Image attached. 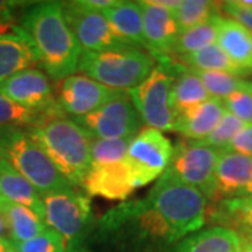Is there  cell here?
<instances>
[{
  "mask_svg": "<svg viewBox=\"0 0 252 252\" xmlns=\"http://www.w3.org/2000/svg\"><path fill=\"white\" fill-rule=\"evenodd\" d=\"M238 234L223 225L209 227L182 240L175 252H238Z\"/></svg>",
  "mask_w": 252,
  "mask_h": 252,
  "instance_id": "24",
  "label": "cell"
},
{
  "mask_svg": "<svg viewBox=\"0 0 252 252\" xmlns=\"http://www.w3.org/2000/svg\"><path fill=\"white\" fill-rule=\"evenodd\" d=\"M238 240H240L238 252H252V235L238 234Z\"/></svg>",
  "mask_w": 252,
  "mask_h": 252,
  "instance_id": "39",
  "label": "cell"
},
{
  "mask_svg": "<svg viewBox=\"0 0 252 252\" xmlns=\"http://www.w3.org/2000/svg\"><path fill=\"white\" fill-rule=\"evenodd\" d=\"M18 26L51 79L61 81L74 74L83 51L64 18L62 1H39L30 6Z\"/></svg>",
  "mask_w": 252,
  "mask_h": 252,
  "instance_id": "2",
  "label": "cell"
},
{
  "mask_svg": "<svg viewBox=\"0 0 252 252\" xmlns=\"http://www.w3.org/2000/svg\"><path fill=\"white\" fill-rule=\"evenodd\" d=\"M0 198H1V196H0Z\"/></svg>",
  "mask_w": 252,
  "mask_h": 252,
  "instance_id": "46",
  "label": "cell"
},
{
  "mask_svg": "<svg viewBox=\"0 0 252 252\" xmlns=\"http://www.w3.org/2000/svg\"><path fill=\"white\" fill-rule=\"evenodd\" d=\"M195 73L202 80L209 95L212 98L221 99V101H224L227 97H230L237 91L244 90L248 86V81H245L240 76H235L231 73L200 72V70H195Z\"/></svg>",
  "mask_w": 252,
  "mask_h": 252,
  "instance_id": "29",
  "label": "cell"
},
{
  "mask_svg": "<svg viewBox=\"0 0 252 252\" xmlns=\"http://www.w3.org/2000/svg\"><path fill=\"white\" fill-rule=\"evenodd\" d=\"M41 196L48 228L62 237L67 250L80 247L91 219L90 198L74 187L52 190Z\"/></svg>",
  "mask_w": 252,
  "mask_h": 252,
  "instance_id": "7",
  "label": "cell"
},
{
  "mask_svg": "<svg viewBox=\"0 0 252 252\" xmlns=\"http://www.w3.org/2000/svg\"><path fill=\"white\" fill-rule=\"evenodd\" d=\"M248 90L252 93V81H248Z\"/></svg>",
  "mask_w": 252,
  "mask_h": 252,
  "instance_id": "44",
  "label": "cell"
},
{
  "mask_svg": "<svg viewBox=\"0 0 252 252\" xmlns=\"http://www.w3.org/2000/svg\"><path fill=\"white\" fill-rule=\"evenodd\" d=\"M0 94L36 112H49L58 107L49 76L38 67L21 70L3 81Z\"/></svg>",
  "mask_w": 252,
  "mask_h": 252,
  "instance_id": "13",
  "label": "cell"
},
{
  "mask_svg": "<svg viewBox=\"0 0 252 252\" xmlns=\"http://www.w3.org/2000/svg\"><path fill=\"white\" fill-rule=\"evenodd\" d=\"M241 196H248V198H252V181L250 182V185L244 189V192L241 193Z\"/></svg>",
  "mask_w": 252,
  "mask_h": 252,
  "instance_id": "42",
  "label": "cell"
},
{
  "mask_svg": "<svg viewBox=\"0 0 252 252\" xmlns=\"http://www.w3.org/2000/svg\"><path fill=\"white\" fill-rule=\"evenodd\" d=\"M223 104L227 112L243 121L244 124H252V93L248 90V86L227 97Z\"/></svg>",
  "mask_w": 252,
  "mask_h": 252,
  "instance_id": "34",
  "label": "cell"
},
{
  "mask_svg": "<svg viewBox=\"0 0 252 252\" xmlns=\"http://www.w3.org/2000/svg\"><path fill=\"white\" fill-rule=\"evenodd\" d=\"M67 252H90L87 250H83L80 247H76V248H72V250H67Z\"/></svg>",
  "mask_w": 252,
  "mask_h": 252,
  "instance_id": "43",
  "label": "cell"
},
{
  "mask_svg": "<svg viewBox=\"0 0 252 252\" xmlns=\"http://www.w3.org/2000/svg\"><path fill=\"white\" fill-rule=\"evenodd\" d=\"M224 112L223 101L210 97L198 105L181 112L175 118L174 130L188 139L189 142H202L216 129Z\"/></svg>",
  "mask_w": 252,
  "mask_h": 252,
  "instance_id": "18",
  "label": "cell"
},
{
  "mask_svg": "<svg viewBox=\"0 0 252 252\" xmlns=\"http://www.w3.org/2000/svg\"><path fill=\"white\" fill-rule=\"evenodd\" d=\"M20 1H9V0H0V30L16 26L17 9L20 7Z\"/></svg>",
  "mask_w": 252,
  "mask_h": 252,
  "instance_id": "37",
  "label": "cell"
},
{
  "mask_svg": "<svg viewBox=\"0 0 252 252\" xmlns=\"http://www.w3.org/2000/svg\"><path fill=\"white\" fill-rule=\"evenodd\" d=\"M223 150L252 157V124H247L244 126L231 140V143Z\"/></svg>",
  "mask_w": 252,
  "mask_h": 252,
  "instance_id": "36",
  "label": "cell"
},
{
  "mask_svg": "<svg viewBox=\"0 0 252 252\" xmlns=\"http://www.w3.org/2000/svg\"><path fill=\"white\" fill-rule=\"evenodd\" d=\"M217 3L207 0H181L180 6L174 10V17L180 31L200 26L217 14Z\"/></svg>",
  "mask_w": 252,
  "mask_h": 252,
  "instance_id": "28",
  "label": "cell"
},
{
  "mask_svg": "<svg viewBox=\"0 0 252 252\" xmlns=\"http://www.w3.org/2000/svg\"><path fill=\"white\" fill-rule=\"evenodd\" d=\"M62 10L83 52H97L117 46H133L118 35L101 11L87 7L83 0L62 1Z\"/></svg>",
  "mask_w": 252,
  "mask_h": 252,
  "instance_id": "11",
  "label": "cell"
},
{
  "mask_svg": "<svg viewBox=\"0 0 252 252\" xmlns=\"http://www.w3.org/2000/svg\"><path fill=\"white\" fill-rule=\"evenodd\" d=\"M156 63L153 55L147 51L127 45L81 52L77 69L105 87L129 91L147 79Z\"/></svg>",
  "mask_w": 252,
  "mask_h": 252,
  "instance_id": "4",
  "label": "cell"
},
{
  "mask_svg": "<svg viewBox=\"0 0 252 252\" xmlns=\"http://www.w3.org/2000/svg\"><path fill=\"white\" fill-rule=\"evenodd\" d=\"M130 140L132 139H93L91 167L125 161Z\"/></svg>",
  "mask_w": 252,
  "mask_h": 252,
  "instance_id": "31",
  "label": "cell"
},
{
  "mask_svg": "<svg viewBox=\"0 0 252 252\" xmlns=\"http://www.w3.org/2000/svg\"><path fill=\"white\" fill-rule=\"evenodd\" d=\"M81 188L89 196L107 200H126L136 189L133 174L127 162L109 165H93L84 177Z\"/></svg>",
  "mask_w": 252,
  "mask_h": 252,
  "instance_id": "15",
  "label": "cell"
},
{
  "mask_svg": "<svg viewBox=\"0 0 252 252\" xmlns=\"http://www.w3.org/2000/svg\"><path fill=\"white\" fill-rule=\"evenodd\" d=\"M118 1H119V0H83V3H84L87 7L98 10V11H104V10L115 6Z\"/></svg>",
  "mask_w": 252,
  "mask_h": 252,
  "instance_id": "38",
  "label": "cell"
},
{
  "mask_svg": "<svg viewBox=\"0 0 252 252\" xmlns=\"http://www.w3.org/2000/svg\"><path fill=\"white\" fill-rule=\"evenodd\" d=\"M74 121L93 139H132L140 132L143 124L127 91H122L94 112L74 118Z\"/></svg>",
  "mask_w": 252,
  "mask_h": 252,
  "instance_id": "10",
  "label": "cell"
},
{
  "mask_svg": "<svg viewBox=\"0 0 252 252\" xmlns=\"http://www.w3.org/2000/svg\"><path fill=\"white\" fill-rule=\"evenodd\" d=\"M0 158L30 181L41 195L72 187L32 139L27 127H0Z\"/></svg>",
  "mask_w": 252,
  "mask_h": 252,
  "instance_id": "5",
  "label": "cell"
},
{
  "mask_svg": "<svg viewBox=\"0 0 252 252\" xmlns=\"http://www.w3.org/2000/svg\"><path fill=\"white\" fill-rule=\"evenodd\" d=\"M6 235H9V225L6 221V217L0 213V238H9Z\"/></svg>",
  "mask_w": 252,
  "mask_h": 252,
  "instance_id": "40",
  "label": "cell"
},
{
  "mask_svg": "<svg viewBox=\"0 0 252 252\" xmlns=\"http://www.w3.org/2000/svg\"><path fill=\"white\" fill-rule=\"evenodd\" d=\"M252 181V157L221 150L215 171V198H237Z\"/></svg>",
  "mask_w": 252,
  "mask_h": 252,
  "instance_id": "16",
  "label": "cell"
},
{
  "mask_svg": "<svg viewBox=\"0 0 252 252\" xmlns=\"http://www.w3.org/2000/svg\"><path fill=\"white\" fill-rule=\"evenodd\" d=\"M221 150L196 142H178L174 146L165 175L199 189L207 199L213 198L215 171Z\"/></svg>",
  "mask_w": 252,
  "mask_h": 252,
  "instance_id": "8",
  "label": "cell"
},
{
  "mask_svg": "<svg viewBox=\"0 0 252 252\" xmlns=\"http://www.w3.org/2000/svg\"><path fill=\"white\" fill-rule=\"evenodd\" d=\"M175 72L177 64L171 59L158 61L142 84L127 91L142 121L160 132L174 130L175 117L170 104V94Z\"/></svg>",
  "mask_w": 252,
  "mask_h": 252,
  "instance_id": "6",
  "label": "cell"
},
{
  "mask_svg": "<svg viewBox=\"0 0 252 252\" xmlns=\"http://www.w3.org/2000/svg\"><path fill=\"white\" fill-rule=\"evenodd\" d=\"M111 27L127 44L144 48L143 10L140 1H118L115 6L101 11Z\"/></svg>",
  "mask_w": 252,
  "mask_h": 252,
  "instance_id": "20",
  "label": "cell"
},
{
  "mask_svg": "<svg viewBox=\"0 0 252 252\" xmlns=\"http://www.w3.org/2000/svg\"><path fill=\"white\" fill-rule=\"evenodd\" d=\"M220 221L231 224L237 234L252 235V198L224 199L220 205Z\"/></svg>",
  "mask_w": 252,
  "mask_h": 252,
  "instance_id": "27",
  "label": "cell"
},
{
  "mask_svg": "<svg viewBox=\"0 0 252 252\" xmlns=\"http://www.w3.org/2000/svg\"><path fill=\"white\" fill-rule=\"evenodd\" d=\"M207 198L196 188L162 174L149 195L108 212L102 230L133 223L140 234L175 243L196 233L206 223Z\"/></svg>",
  "mask_w": 252,
  "mask_h": 252,
  "instance_id": "1",
  "label": "cell"
},
{
  "mask_svg": "<svg viewBox=\"0 0 252 252\" xmlns=\"http://www.w3.org/2000/svg\"><path fill=\"white\" fill-rule=\"evenodd\" d=\"M48 112H36L16 104L0 94V127H32Z\"/></svg>",
  "mask_w": 252,
  "mask_h": 252,
  "instance_id": "30",
  "label": "cell"
},
{
  "mask_svg": "<svg viewBox=\"0 0 252 252\" xmlns=\"http://www.w3.org/2000/svg\"><path fill=\"white\" fill-rule=\"evenodd\" d=\"M124 90H114L84 74H72L61 80L56 104L64 115L81 118L98 109Z\"/></svg>",
  "mask_w": 252,
  "mask_h": 252,
  "instance_id": "12",
  "label": "cell"
},
{
  "mask_svg": "<svg viewBox=\"0 0 252 252\" xmlns=\"http://www.w3.org/2000/svg\"><path fill=\"white\" fill-rule=\"evenodd\" d=\"M180 64L200 70V72H225L235 76H245V73L231 62V59L223 52V49L217 44L206 46L198 52H193L185 56H178Z\"/></svg>",
  "mask_w": 252,
  "mask_h": 252,
  "instance_id": "25",
  "label": "cell"
},
{
  "mask_svg": "<svg viewBox=\"0 0 252 252\" xmlns=\"http://www.w3.org/2000/svg\"><path fill=\"white\" fill-rule=\"evenodd\" d=\"M13 250L14 247L9 238H0V252H11Z\"/></svg>",
  "mask_w": 252,
  "mask_h": 252,
  "instance_id": "41",
  "label": "cell"
},
{
  "mask_svg": "<svg viewBox=\"0 0 252 252\" xmlns=\"http://www.w3.org/2000/svg\"><path fill=\"white\" fill-rule=\"evenodd\" d=\"M11 252H16V251H14V250H13V251H11Z\"/></svg>",
  "mask_w": 252,
  "mask_h": 252,
  "instance_id": "45",
  "label": "cell"
},
{
  "mask_svg": "<svg viewBox=\"0 0 252 252\" xmlns=\"http://www.w3.org/2000/svg\"><path fill=\"white\" fill-rule=\"evenodd\" d=\"M247 124H244L243 121H240L238 118L231 115L230 112L225 111L224 115L221 118V121L219 122L216 129L207 136L205 140L202 142H196L203 146H209V147H215V149H220L223 150L228 144L231 143V140L234 139L235 135L243 129Z\"/></svg>",
  "mask_w": 252,
  "mask_h": 252,
  "instance_id": "32",
  "label": "cell"
},
{
  "mask_svg": "<svg viewBox=\"0 0 252 252\" xmlns=\"http://www.w3.org/2000/svg\"><path fill=\"white\" fill-rule=\"evenodd\" d=\"M221 9L225 14L231 20L241 24L244 28H247L250 32H252V9L245 7L238 0L224 1L221 3Z\"/></svg>",
  "mask_w": 252,
  "mask_h": 252,
  "instance_id": "35",
  "label": "cell"
},
{
  "mask_svg": "<svg viewBox=\"0 0 252 252\" xmlns=\"http://www.w3.org/2000/svg\"><path fill=\"white\" fill-rule=\"evenodd\" d=\"M143 10L144 48L158 61H168L180 35L172 10L157 6L153 0L140 1Z\"/></svg>",
  "mask_w": 252,
  "mask_h": 252,
  "instance_id": "14",
  "label": "cell"
},
{
  "mask_svg": "<svg viewBox=\"0 0 252 252\" xmlns=\"http://www.w3.org/2000/svg\"><path fill=\"white\" fill-rule=\"evenodd\" d=\"M220 17H221L220 14H216L206 23L180 32L174 46V55L185 56L216 44Z\"/></svg>",
  "mask_w": 252,
  "mask_h": 252,
  "instance_id": "26",
  "label": "cell"
},
{
  "mask_svg": "<svg viewBox=\"0 0 252 252\" xmlns=\"http://www.w3.org/2000/svg\"><path fill=\"white\" fill-rule=\"evenodd\" d=\"M209 98L210 95L195 70L177 63V72L170 94V104L174 117L177 118L181 112Z\"/></svg>",
  "mask_w": 252,
  "mask_h": 252,
  "instance_id": "23",
  "label": "cell"
},
{
  "mask_svg": "<svg viewBox=\"0 0 252 252\" xmlns=\"http://www.w3.org/2000/svg\"><path fill=\"white\" fill-rule=\"evenodd\" d=\"M172 150L171 140L153 127H146L132 137L125 161L133 174L136 189L161 177L171 161Z\"/></svg>",
  "mask_w": 252,
  "mask_h": 252,
  "instance_id": "9",
  "label": "cell"
},
{
  "mask_svg": "<svg viewBox=\"0 0 252 252\" xmlns=\"http://www.w3.org/2000/svg\"><path fill=\"white\" fill-rule=\"evenodd\" d=\"M0 213L9 225V240L13 244L24 243L44 233L48 225L45 220L32 209L0 198Z\"/></svg>",
  "mask_w": 252,
  "mask_h": 252,
  "instance_id": "22",
  "label": "cell"
},
{
  "mask_svg": "<svg viewBox=\"0 0 252 252\" xmlns=\"http://www.w3.org/2000/svg\"><path fill=\"white\" fill-rule=\"evenodd\" d=\"M0 196L9 202L32 209L44 219L42 196L31 182L18 174L9 162L0 158Z\"/></svg>",
  "mask_w": 252,
  "mask_h": 252,
  "instance_id": "21",
  "label": "cell"
},
{
  "mask_svg": "<svg viewBox=\"0 0 252 252\" xmlns=\"http://www.w3.org/2000/svg\"><path fill=\"white\" fill-rule=\"evenodd\" d=\"M35 51L20 26L0 30V84L16 73L35 67Z\"/></svg>",
  "mask_w": 252,
  "mask_h": 252,
  "instance_id": "17",
  "label": "cell"
},
{
  "mask_svg": "<svg viewBox=\"0 0 252 252\" xmlns=\"http://www.w3.org/2000/svg\"><path fill=\"white\" fill-rule=\"evenodd\" d=\"M28 132L63 178L72 187H81L91 168L90 133L66 117L59 107L51 109L35 126L28 127Z\"/></svg>",
  "mask_w": 252,
  "mask_h": 252,
  "instance_id": "3",
  "label": "cell"
},
{
  "mask_svg": "<svg viewBox=\"0 0 252 252\" xmlns=\"http://www.w3.org/2000/svg\"><path fill=\"white\" fill-rule=\"evenodd\" d=\"M13 247L16 252H67L66 241L51 228L28 241L13 244Z\"/></svg>",
  "mask_w": 252,
  "mask_h": 252,
  "instance_id": "33",
  "label": "cell"
},
{
  "mask_svg": "<svg viewBox=\"0 0 252 252\" xmlns=\"http://www.w3.org/2000/svg\"><path fill=\"white\" fill-rule=\"evenodd\" d=\"M216 44L245 74L252 73V32L231 18L220 17Z\"/></svg>",
  "mask_w": 252,
  "mask_h": 252,
  "instance_id": "19",
  "label": "cell"
}]
</instances>
